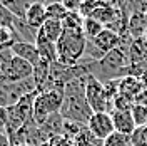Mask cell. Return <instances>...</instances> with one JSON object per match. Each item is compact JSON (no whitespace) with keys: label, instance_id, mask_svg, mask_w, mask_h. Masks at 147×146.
<instances>
[{"label":"cell","instance_id":"cell-1","mask_svg":"<svg viewBox=\"0 0 147 146\" xmlns=\"http://www.w3.org/2000/svg\"><path fill=\"white\" fill-rule=\"evenodd\" d=\"M87 77L84 76L75 81L69 82L64 87V102H62V109H60V116L62 119H69V121H75L79 124L87 126L89 119L92 118V109L89 102L85 99V84H87Z\"/></svg>","mask_w":147,"mask_h":146},{"label":"cell","instance_id":"cell-2","mask_svg":"<svg viewBox=\"0 0 147 146\" xmlns=\"http://www.w3.org/2000/svg\"><path fill=\"white\" fill-rule=\"evenodd\" d=\"M87 37L82 27H64L60 39L57 40V62L62 65H77L85 55Z\"/></svg>","mask_w":147,"mask_h":146},{"label":"cell","instance_id":"cell-3","mask_svg":"<svg viewBox=\"0 0 147 146\" xmlns=\"http://www.w3.org/2000/svg\"><path fill=\"white\" fill-rule=\"evenodd\" d=\"M64 102V91L52 89V91L38 92L34 102V113H32V123L40 126L54 114H60Z\"/></svg>","mask_w":147,"mask_h":146},{"label":"cell","instance_id":"cell-4","mask_svg":"<svg viewBox=\"0 0 147 146\" xmlns=\"http://www.w3.org/2000/svg\"><path fill=\"white\" fill-rule=\"evenodd\" d=\"M37 94H38V91L30 92L27 96H24L22 99H18L13 106L7 108V113H9V123H7V128H5L7 136L15 134L18 129H22L24 126H27L28 123H32L34 102H35Z\"/></svg>","mask_w":147,"mask_h":146},{"label":"cell","instance_id":"cell-5","mask_svg":"<svg viewBox=\"0 0 147 146\" xmlns=\"http://www.w3.org/2000/svg\"><path fill=\"white\" fill-rule=\"evenodd\" d=\"M85 99L90 106L92 113H112L114 111V102L109 99L104 82L95 79L94 76L87 77V84H85Z\"/></svg>","mask_w":147,"mask_h":146},{"label":"cell","instance_id":"cell-6","mask_svg":"<svg viewBox=\"0 0 147 146\" xmlns=\"http://www.w3.org/2000/svg\"><path fill=\"white\" fill-rule=\"evenodd\" d=\"M37 91L34 77L22 82H2L0 81V106L9 108L13 106L18 99L27 96L30 92Z\"/></svg>","mask_w":147,"mask_h":146},{"label":"cell","instance_id":"cell-7","mask_svg":"<svg viewBox=\"0 0 147 146\" xmlns=\"http://www.w3.org/2000/svg\"><path fill=\"white\" fill-rule=\"evenodd\" d=\"M32 77H34V65L15 55L12 59L10 65L3 71L0 81L2 82H22V81H27V79H32Z\"/></svg>","mask_w":147,"mask_h":146},{"label":"cell","instance_id":"cell-8","mask_svg":"<svg viewBox=\"0 0 147 146\" xmlns=\"http://www.w3.org/2000/svg\"><path fill=\"white\" fill-rule=\"evenodd\" d=\"M87 129L102 141H105L112 133H115L114 121H112V116L109 113H94L87 123Z\"/></svg>","mask_w":147,"mask_h":146},{"label":"cell","instance_id":"cell-9","mask_svg":"<svg viewBox=\"0 0 147 146\" xmlns=\"http://www.w3.org/2000/svg\"><path fill=\"white\" fill-rule=\"evenodd\" d=\"M110 116H112V121H114V129H115V133L125 134V136H132L134 131L137 129L136 123H134V118H132V114H130V111L114 109L110 113Z\"/></svg>","mask_w":147,"mask_h":146},{"label":"cell","instance_id":"cell-10","mask_svg":"<svg viewBox=\"0 0 147 146\" xmlns=\"http://www.w3.org/2000/svg\"><path fill=\"white\" fill-rule=\"evenodd\" d=\"M90 42L105 55V54H109L110 50H114V49H117L120 46V35L117 32H114V30L105 27L95 39H92Z\"/></svg>","mask_w":147,"mask_h":146},{"label":"cell","instance_id":"cell-11","mask_svg":"<svg viewBox=\"0 0 147 146\" xmlns=\"http://www.w3.org/2000/svg\"><path fill=\"white\" fill-rule=\"evenodd\" d=\"M12 50H13V54L20 57V59H24V61H27L28 64L32 65H37L40 62V54H38V50H37L35 44H28V42H18L15 40L13 44H12Z\"/></svg>","mask_w":147,"mask_h":146},{"label":"cell","instance_id":"cell-12","mask_svg":"<svg viewBox=\"0 0 147 146\" xmlns=\"http://www.w3.org/2000/svg\"><path fill=\"white\" fill-rule=\"evenodd\" d=\"M25 22H27L28 27H32L34 30H38L47 22L45 3H42V2H32V5L27 10V15H25Z\"/></svg>","mask_w":147,"mask_h":146},{"label":"cell","instance_id":"cell-13","mask_svg":"<svg viewBox=\"0 0 147 146\" xmlns=\"http://www.w3.org/2000/svg\"><path fill=\"white\" fill-rule=\"evenodd\" d=\"M142 91H144V86H142V82L139 81L137 77L125 76V77L119 79V94L120 96H124V98H127V99L136 102L137 96Z\"/></svg>","mask_w":147,"mask_h":146},{"label":"cell","instance_id":"cell-14","mask_svg":"<svg viewBox=\"0 0 147 146\" xmlns=\"http://www.w3.org/2000/svg\"><path fill=\"white\" fill-rule=\"evenodd\" d=\"M147 30V15L142 12H130L129 17V34L136 39H144Z\"/></svg>","mask_w":147,"mask_h":146},{"label":"cell","instance_id":"cell-15","mask_svg":"<svg viewBox=\"0 0 147 146\" xmlns=\"http://www.w3.org/2000/svg\"><path fill=\"white\" fill-rule=\"evenodd\" d=\"M129 62L130 65H140L147 62V42L144 39H136L129 49Z\"/></svg>","mask_w":147,"mask_h":146},{"label":"cell","instance_id":"cell-16","mask_svg":"<svg viewBox=\"0 0 147 146\" xmlns=\"http://www.w3.org/2000/svg\"><path fill=\"white\" fill-rule=\"evenodd\" d=\"M62 32H64V25H62V22H57V20H50V18H47V22L38 29L37 35H40V37H44V39H47V40H50V42L57 44V40H59L60 35H62Z\"/></svg>","mask_w":147,"mask_h":146},{"label":"cell","instance_id":"cell-17","mask_svg":"<svg viewBox=\"0 0 147 146\" xmlns=\"http://www.w3.org/2000/svg\"><path fill=\"white\" fill-rule=\"evenodd\" d=\"M35 47L42 59L49 61L50 64L57 62V44H54V42H50V40H47V39H44L40 35H37Z\"/></svg>","mask_w":147,"mask_h":146},{"label":"cell","instance_id":"cell-18","mask_svg":"<svg viewBox=\"0 0 147 146\" xmlns=\"http://www.w3.org/2000/svg\"><path fill=\"white\" fill-rule=\"evenodd\" d=\"M50 71H52V64L45 59H40V62L34 65V81H35L37 91H40L45 86V82L50 77Z\"/></svg>","mask_w":147,"mask_h":146},{"label":"cell","instance_id":"cell-19","mask_svg":"<svg viewBox=\"0 0 147 146\" xmlns=\"http://www.w3.org/2000/svg\"><path fill=\"white\" fill-rule=\"evenodd\" d=\"M74 146H104V141L99 139L97 136H94L90 131L87 129V126L72 139Z\"/></svg>","mask_w":147,"mask_h":146},{"label":"cell","instance_id":"cell-20","mask_svg":"<svg viewBox=\"0 0 147 146\" xmlns=\"http://www.w3.org/2000/svg\"><path fill=\"white\" fill-rule=\"evenodd\" d=\"M104 29H105V25H104V24H100L99 20H95V18H92V17L84 18L82 32H84V35L87 37V40H92V39H95V37L99 35V34H100Z\"/></svg>","mask_w":147,"mask_h":146},{"label":"cell","instance_id":"cell-21","mask_svg":"<svg viewBox=\"0 0 147 146\" xmlns=\"http://www.w3.org/2000/svg\"><path fill=\"white\" fill-rule=\"evenodd\" d=\"M45 10H47V18L50 20H57V22H64L69 12L64 7L62 2H52V3H45Z\"/></svg>","mask_w":147,"mask_h":146},{"label":"cell","instance_id":"cell-22","mask_svg":"<svg viewBox=\"0 0 147 146\" xmlns=\"http://www.w3.org/2000/svg\"><path fill=\"white\" fill-rule=\"evenodd\" d=\"M3 5L20 20H25L28 7L32 5V2H3Z\"/></svg>","mask_w":147,"mask_h":146},{"label":"cell","instance_id":"cell-23","mask_svg":"<svg viewBox=\"0 0 147 146\" xmlns=\"http://www.w3.org/2000/svg\"><path fill=\"white\" fill-rule=\"evenodd\" d=\"M130 114H132V118H134V123H136V126L137 128H144L147 126V108L146 106H142V104H134L132 106V109H130Z\"/></svg>","mask_w":147,"mask_h":146},{"label":"cell","instance_id":"cell-24","mask_svg":"<svg viewBox=\"0 0 147 146\" xmlns=\"http://www.w3.org/2000/svg\"><path fill=\"white\" fill-rule=\"evenodd\" d=\"M84 128H85L84 124H79V123H75V121L64 119V124H62V134H64L65 138H69V139H74V138L77 136Z\"/></svg>","mask_w":147,"mask_h":146},{"label":"cell","instance_id":"cell-25","mask_svg":"<svg viewBox=\"0 0 147 146\" xmlns=\"http://www.w3.org/2000/svg\"><path fill=\"white\" fill-rule=\"evenodd\" d=\"M15 18L17 17L3 5V2H0V27L12 30L13 29V24H15Z\"/></svg>","mask_w":147,"mask_h":146},{"label":"cell","instance_id":"cell-26","mask_svg":"<svg viewBox=\"0 0 147 146\" xmlns=\"http://www.w3.org/2000/svg\"><path fill=\"white\" fill-rule=\"evenodd\" d=\"M104 146H132V141H130V136L120 134V133H112L104 141Z\"/></svg>","mask_w":147,"mask_h":146},{"label":"cell","instance_id":"cell-27","mask_svg":"<svg viewBox=\"0 0 147 146\" xmlns=\"http://www.w3.org/2000/svg\"><path fill=\"white\" fill-rule=\"evenodd\" d=\"M104 2H95V0H85V2H80V7H79V14L82 15L84 18L90 17L95 10L100 7Z\"/></svg>","mask_w":147,"mask_h":146},{"label":"cell","instance_id":"cell-28","mask_svg":"<svg viewBox=\"0 0 147 146\" xmlns=\"http://www.w3.org/2000/svg\"><path fill=\"white\" fill-rule=\"evenodd\" d=\"M132 146H147V126L137 128L134 131V134L130 136Z\"/></svg>","mask_w":147,"mask_h":146},{"label":"cell","instance_id":"cell-29","mask_svg":"<svg viewBox=\"0 0 147 146\" xmlns=\"http://www.w3.org/2000/svg\"><path fill=\"white\" fill-rule=\"evenodd\" d=\"M13 57H15V54H13V50H12L10 46L0 49V64H2V67H3V71L10 65V62H12Z\"/></svg>","mask_w":147,"mask_h":146},{"label":"cell","instance_id":"cell-30","mask_svg":"<svg viewBox=\"0 0 147 146\" xmlns=\"http://www.w3.org/2000/svg\"><path fill=\"white\" fill-rule=\"evenodd\" d=\"M12 44H13L12 30L0 27V49H2V47H9V46H12Z\"/></svg>","mask_w":147,"mask_h":146},{"label":"cell","instance_id":"cell-31","mask_svg":"<svg viewBox=\"0 0 147 146\" xmlns=\"http://www.w3.org/2000/svg\"><path fill=\"white\" fill-rule=\"evenodd\" d=\"M7 123H9V113H7V108L0 106V131H5Z\"/></svg>","mask_w":147,"mask_h":146},{"label":"cell","instance_id":"cell-32","mask_svg":"<svg viewBox=\"0 0 147 146\" xmlns=\"http://www.w3.org/2000/svg\"><path fill=\"white\" fill-rule=\"evenodd\" d=\"M136 102H137V104H142V106H146L147 108V89H144V91L139 94L137 99H136Z\"/></svg>","mask_w":147,"mask_h":146},{"label":"cell","instance_id":"cell-33","mask_svg":"<svg viewBox=\"0 0 147 146\" xmlns=\"http://www.w3.org/2000/svg\"><path fill=\"white\" fill-rule=\"evenodd\" d=\"M0 146H12L10 145V139L7 136L5 131H0Z\"/></svg>","mask_w":147,"mask_h":146},{"label":"cell","instance_id":"cell-34","mask_svg":"<svg viewBox=\"0 0 147 146\" xmlns=\"http://www.w3.org/2000/svg\"><path fill=\"white\" fill-rule=\"evenodd\" d=\"M40 146H57V145H55V143L52 141V139H49V141H45V143H42Z\"/></svg>","mask_w":147,"mask_h":146},{"label":"cell","instance_id":"cell-35","mask_svg":"<svg viewBox=\"0 0 147 146\" xmlns=\"http://www.w3.org/2000/svg\"><path fill=\"white\" fill-rule=\"evenodd\" d=\"M2 74H3V67H2V64H0V79H2Z\"/></svg>","mask_w":147,"mask_h":146},{"label":"cell","instance_id":"cell-36","mask_svg":"<svg viewBox=\"0 0 147 146\" xmlns=\"http://www.w3.org/2000/svg\"><path fill=\"white\" fill-rule=\"evenodd\" d=\"M144 40L147 42V30H146V34H144Z\"/></svg>","mask_w":147,"mask_h":146},{"label":"cell","instance_id":"cell-37","mask_svg":"<svg viewBox=\"0 0 147 146\" xmlns=\"http://www.w3.org/2000/svg\"><path fill=\"white\" fill-rule=\"evenodd\" d=\"M18 146H28V145H18Z\"/></svg>","mask_w":147,"mask_h":146}]
</instances>
